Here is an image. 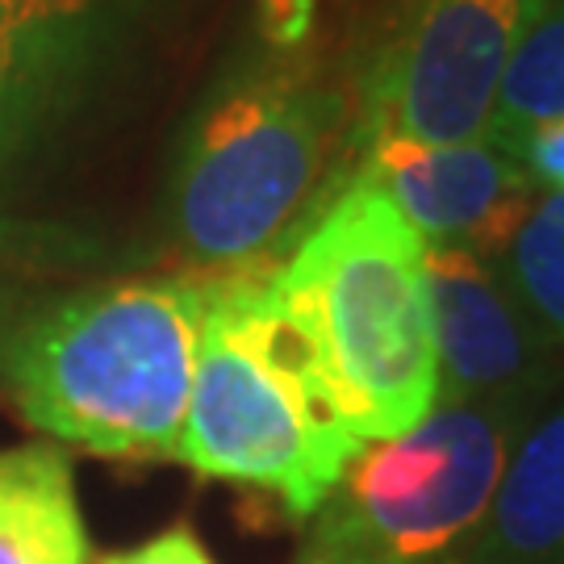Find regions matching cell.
Segmentation results:
<instances>
[{
  "mask_svg": "<svg viewBox=\"0 0 564 564\" xmlns=\"http://www.w3.org/2000/svg\"><path fill=\"white\" fill-rule=\"evenodd\" d=\"M305 360L360 440H398L440 402L426 242L364 167L268 272Z\"/></svg>",
  "mask_w": 564,
  "mask_h": 564,
  "instance_id": "cell-1",
  "label": "cell"
},
{
  "mask_svg": "<svg viewBox=\"0 0 564 564\" xmlns=\"http://www.w3.org/2000/svg\"><path fill=\"white\" fill-rule=\"evenodd\" d=\"M214 281H121L42 310L0 360L21 419L93 456L176 460Z\"/></svg>",
  "mask_w": 564,
  "mask_h": 564,
  "instance_id": "cell-2",
  "label": "cell"
},
{
  "mask_svg": "<svg viewBox=\"0 0 564 564\" xmlns=\"http://www.w3.org/2000/svg\"><path fill=\"white\" fill-rule=\"evenodd\" d=\"M347 105L297 67H256L205 105L172 181V226L205 276H268L330 202Z\"/></svg>",
  "mask_w": 564,
  "mask_h": 564,
  "instance_id": "cell-3",
  "label": "cell"
},
{
  "mask_svg": "<svg viewBox=\"0 0 564 564\" xmlns=\"http://www.w3.org/2000/svg\"><path fill=\"white\" fill-rule=\"evenodd\" d=\"M305 360L268 276H218L176 460L276 494L310 519L360 452Z\"/></svg>",
  "mask_w": 564,
  "mask_h": 564,
  "instance_id": "cell-4",
  "label": "cell"
},
{
  "mask_svg": "<svg viewBox=\"0 0 564 564\" xmlns=\"http://www.w3.org/2000/svg\"><path fill=\"white\" fill-rule=\"evenodd\" d=\"M523 426L506 410L435 402L414 431L364 444L293 564H468Z\"/></svg>",
  "mask_w": 564,
  "mask_h": 564,
  "instance_id": "cell-5",
  "label": "cell"
},
{
  "mask_svg": "<svg viewBox=\"0 0 564 564\" xmlns=\"http://www.w3.org/2000/svg\"><path fill=\"white\" fill-rule=\"evenodd\" d=\"M552 0H419L364 80L360 139L481 142L506 67Z\"/></svg>",
  "mask_w": 564,
  "mask_h": 564,
  "instance_id": "cell-6",
  "label": "cell"
},
{
  "mask_svg": "<svg viewBox=\"0 0 564 564\" xmlns=\"http://www.w3.org/2000/svg\"><path fill=\"white\" fill-rule=\"evenodd\" d=\"M426 293L440 402L489 405L531 423L561 398V351L527 314L502 263L456 247H426Z\"/></svg>",
  "mask_w": 564,
  "mask_h": 564,
  "instance_id": "cell-7",
  "label": "cell"
},
{
  "mask_svg": "<svg viewBox=\"0 0 564 564\" xmlns=\"http://www.w3.org/2000/svg\"><path fill=\"white\" fill-rule=\"evenodd\" d=\"M364 172L381 184L426 247L498 260L535 205V181L494 142H364Z\"/></svg>",
  "mask_w": 564,
  "mask_h": 564,
  "instance_id": "cell-8",
  "label": "cell"
},
{
  "mask_svg": "<svg viewBox=\"0 0 564 564\" xmlns=\"http://www.w3.org/2000/svg\"><path fill=\"white\" fill-rule=\"evenodd\" d=\"M468 564H564V393L510 447Z\"/></svg>",
  "mask_w": 564,
  "mask_h": 564,
  "instance_id": "cell-9",
  "label": "cell"
},
{
  "mask_svg": "<svg viewBox=\"0 0 564 564\" xmlns=\"http://www.w3.org/2000/svg\"><path fill=\"white\" fill-rule=\"evenodd\" d=\"M0 564H88L72 464L55 444L0 452Z\"/></svg>",
  "mask_w": 564,
  "mask_h": 564,
  "instance_id": "cell-10",
  "label": "cell"
},
{
  "mask_svg": "<svg viewBox=\"0 0 564 564\" xmlns=\"http://www.w3.org/2000/svg\"><path fill=\"white\" fill-rule=\"evenodd\" d=\"M88 0H0V160L72 63Z\"/></svg>",
  "mask_w": 564,
  "mask_h": 564,
  "instance_id": "cell-11",
  "label": "cell"
},
{
  "mask_svg": "<svg viewBox=\"0 0 564 564\" xmlns=\"http://www.w3.org/2000/svg\"><path fill=\"white\" fill-rule=\"evenodd\" d=\"M564 118V9H547L506 67L485 142L510 147L523 130Z\"/></svg>",
  "mask_w": 564,
  "mask_h": 564,
  "instance_id": "cell-12",
  "label": "cell"
},
{
  "mask_svg": "<svg viewBox=\"0 0 564 564\" xmlns=\"http://www.w3.org/2000/svg\"><path fill=\"white\" fill-rule=\"evenodd\" d=\"M498 263L564 360V193H544L531 205Z\"/></svg>",
  "mask_w": 564,
  "mask_h": 564,
  "instance_id": "cell-13",
  "label": "cell"
},
{
  "mask_svg": "<svg viewBox=\"0 0 564 564\" xmlns=\"http://www.w3.org/2000/svg\"><path fill=\"white\" fill-rule=\"evenodd\" d=\"M502 151L523 163L531 181L544 184L547 193H564V118L531 126Z\"/></svg>",
  "mask_w": 564,
  "mask_h": 564,
  "instance_id": "cell-14",
  "label": "cell"
},
{
  "mask_svg": "<svg viewBox=\"0 0 564 564\" xmlns=\"http://www.w3.org/2000/svg\"><path fill=\"white\" fill-rule=\"evenodd\" d=\"M97 564H218L205 544L188 531V527H172V531H160L155 540L130 547V552H113Z\"/></svg>",
  "mask_w": 564,
  "mask_h": 564,
  "instance_id": "cell-15",
  "label": "cell"
},
{
  "mask_svg": "<svg viewBox=\"0 0 564 564\" xmlns=\"http://www.w3.org/2000/svg\"><path fill=\"white\" fill-rule=\"evenodd\" d=\"M314 4H318V0H260L263 25H268V39L281 42V46H293V42H297L305 30H310Z\"/></svg>",
  "mask_w": 564,
  "mask_h": 564,
  "instance_id": "cell-16",
  "label": "cell"
}]
</instances>
